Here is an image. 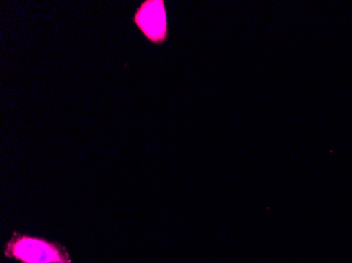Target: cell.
<instances>
[{
    "label": "cell",
    "mask_w": 352,
    "mask_h": 263,
    "mask_svg": "<svg viewBox=\"0 0 352 263\" xmlns=\"http://www.w3.org/2000/svg\"><path fill=\"white\" fill-rule=\"evenodd\" d=\"M3 254L19 263H72L70 253L56 241L14 232Z\"/></svg>",
    "instance_id": "cell-1"
},
{
    "label": "cell",
    "mask_w": 352,
    "mask_h": 263,
    "mask_svg": "<svg viewBox=\"0 0 352 263\" xmlns=\"http://www.w3.org/2000/svg\"><path fill=\"white\" fill-rule=\"evenodd\" d=\"M144 36L153 43H164L168 39V21L163 0H147L136 11L133 19Z\"/></svg>",
    "instance_id": "cell-2"
}]
</instances>
